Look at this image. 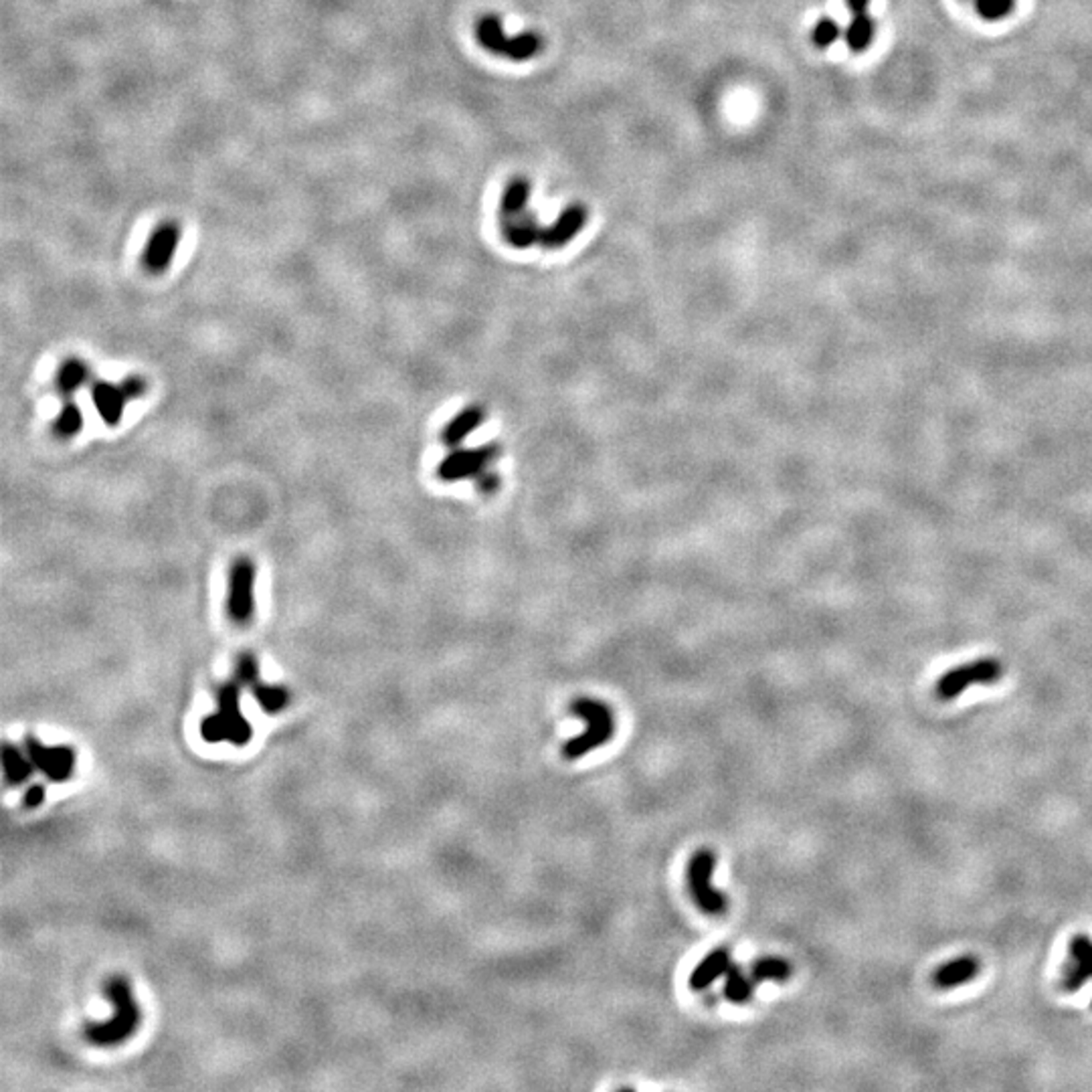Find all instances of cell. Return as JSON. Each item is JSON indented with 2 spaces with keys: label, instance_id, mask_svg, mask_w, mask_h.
Here are the masks:
<instances>
[{
  "label": "cell",
  "instance_id": "18",
  "mask_svg": "<svg viewBox=\"0 0 1092 1092\" xmlns=\"http://www.w3.org/2000/svg\"><path fill=\"white\" fill-rule=\"evenodd\" d=\"M528 197H531V183L526 178H512L510 183L506 184L504 192H502L500 199V221L506 219H514L522 214L528 205Z\"/></svg>",
  "mask_w": 1092,
  "mask_h": 1092
},
{
  "label": "cell",
  "instance_id": "25",
  "mask_svg": "<svg viewBox=\"0 0 1092 1092\" xmlns=\"http://www.w3.org/2000/svg\"><path fill=\"white\" fill-rule=\"evenodd\" d=\"M251 692L256 696V700L261 705V708L265 712H279L284 710L287 700H290V694L287 690H284L281 686H271V684H264L261 680H256L251 684Z\"/></svg>",
  "mask_w": 1092,
  "mask_h": 1092
},
{
  "label": "cell",
  "instance_id": "30",
  "mask_svg": "<svg viewBox=\"0 0 1092 1092\" xmlns=\"http://www.w3.org/2000/svg\"><path fill=\"white\" fill-rule=\"evenodd\" d=\"M45 799V789L41 785H33L29 792L25 795V806L26 807H39L41 801Z\"/></svg>",
  "mask_w": 1092,
  "mask_h": 1092
},
{
  "label": "cell",
  "instance_id": "14",
  "mask_svg": "<svg viewBox=\"0 0 1092 1092\" xmlns=\"http://www.w3.org/2000/svg\"><path fill=\"white\" fill-rule=\"evenodd\" d=\"M488 458H490V450L453 452L452 455H447V458L441 461L438 467V474H439V478L445 481L470 478V475L480 472V467L486 464Z\"/></svg>",
  "mask_w": 1092,
  "mask_h": 1092
},
{
  "label": "cell",
  "instance_id": "11",
  "mask_svg": "<svg viewBox=\"0 0 1092 1092\" xmlns=\"http://www.w3.org/2000/svg\"><path fill=\"white\" fill-rule=\"evenodd\" d=\"M1072 965L1064 969L1062 987L1067 991L1081 989L1092 977V941L1087 935H1074L1068 944Z\"/></svg>",
  "mask_w": 1092,
  "mask_h": 1092
},
{
  "label": "cell",
  "instance_id": "17",
  "mask_svg": "<svg viewBox=\"0 0 1092 1092\" xmlns=\"http://www.w3.org/2000/svg\"><path fill=\"white\" fill-rule=\"evenodd\" d=\"M90 380V366L77 357L65 358L55 372V388L61 397H71Z\"/></svg>",
  "mask_w": 1092,
  "mask_h": 1092
},
{
  "label": "cell",
  "instance_id": "4",
  "mask_svg": "<svg viewBox=\"0 0 1092 1092\" xmlns=\"http://www.w3.org/2000/svg\"><path fill=\"white\" fill-rule=\"evenodd\" d=\"M475 37L486 51L510 59V61H528L542 51V37L539 33L528 31L508 37L498 15L481 17L475 25Z\"/></svg>",
  "mask_w": 1092,
  "mask_h": 1092
},
{
  "label": "cell",
  "instance_id": "31",
  "mask_svg": "<svg viewBox=\"0 0 1092 1092\" xmlns=\"http://www.w3.org/2000/svg\"><path fill=\"white\" fill-rule=\"evenodd\" d=\"M846 3L852 15H862V12H866L870 0H846Z\"/></svg>",
  "mask_w": 1092,
  "mask_h": 1092
},
{
  "label": "cell",
  "instance_id": "15",
  "mask_svg": "<svg viewBox=\"0 0 1092 1092\" xmlns=\"http://www.w3.org/2000/svg\"><path fill=\"white\" fill-rule=\"evenodd\" d=\"M733 967V955H730V949L727 947H719L714 949L712 953H708L705 959H702L696 969L690 973V989L694 991H705L708 989L712 983L719 980V977L727 975V971Z\"/></svg>",
  "mask_w": 1092,
  "mask_h": 1092
},
{
  "label": "cell",
  "instance_id": "24",
  "mask_svg": "<svg viewBox=\"0 0 1092 1092\" xmlns=\"http://www.w3.org/2000/svg\"><path fill=\"white\" fill-rule=\"evenodd\" d=\"M478 423H480V413L475 411V409H466V411H461L458 417H453L445 427V431H444L445 444L458 445L459 441H464L467 435L478 427Z\"/></svg>",
  "mask_w": 1092,
  "mask_h": 1092
},
{
  "label": "cell",
  "instance_id": "19",
  "mask_svg": "<svg viewBox=\"0 0 1092 1092\" xmlns=\"http://www.w3.org/2000/svg\"><path fill=\"white\" fill-rule=\"evenodd\" d=\"M83 423L85 419L82 409L73 401H67L53 419V435L59 439H73L83 431Z\"/></svg>",
  "mask_w": 1092,
  "mask_h": 1092
},
{
  "label": "cell",
  "instance_id": "1",
  "mask_svg": "<svg viewBox=\"0 0 1092 1092\" xmlns=\"http://www.w3.org/2000/svg\"><path fill=\"white\" fill-rule=\"evenodd\" d=\"M107 997L116 1008V1016L104 1023H90L85 1028L87 1040L98 1044V1046H112L134 1034L140 1022V1009L132 997V989L122 977H113L107 983Z\"/></svg>",
  "mask_w": 1092,
  "mask_h": 1092
},
{
  "label": "cell",
  "instance_id": "10",
  "mask_svg": "<svg viewBox=\"0 0 1092 1092\" xmlns=\"http://www.w3.org/2000/svg\"><path fill=\"white\" fill-rule=\"evenodd\" d=\"M91 403L104 425L118 427L122 423L128 397H126L119 385L107 383V380H96L91 385Z\"/></svg>",
  "mask_w": 1092,
  "mask_h": 1092
},
{
  "label": "cell",
  "instance_id": "3",
  "mask_svg": "<svg viewBox=\"0 0 1092 1092\" xmlns=\"http://www.w3.org/2000/svg\"><path fill=\"white\" fill-rule=\"evenodd\" d=\"M571 710L575 714L579 716L581 720H585V733H581L577 736H573L571 741H567L562 745V756L568 761L581 759L591 753L593 748H599L605 745V742L611 741L613 730H615V720L613 714L605 702L595 700V698H577L573 700Z\"/></svg>",
  "mask_w": 1092,
  "mask_h": 1092
},
{
  "label": "cell",
  "instance_id": "9",
  "mask_svg": "<svg viewBox=\"0 0 1092 1092\" xmlns=\"http://www.w3.org/2000/svg\"><path fill=\"white\" fill-rule=\"evenodd\" d=\"M26 755L33 765L43 771L51 781H65L73 773L76 755L67 747H45L37 739H26Z\"/></svg>",
  "mask_w": 1092,
  "mask_h": 1092
},
{
  "label": "cell",
  "instance_id": "8",
  "mask_svg": "<svg viewBox=\"0 0 1092 1092\" xmlns=\"http://www.w3.org/2000/svg\"><path fill=\"white\" fill-rule=\"evenodd\" d=\"M183 239V229L177 223H163L152 233L142 253V265L148 273L160 276L169 270Z\"/></svg>",
  "mask_w": 1092,
  "mask_h": 1092
},
{
  "label": "cell",
  "instance_id": "12",
  "mask_svg": "<svg viewBox=\"0 0 1092 1092\" xmlns=\"http://www.w3.org/2000/svg\"><path fill=\"white\" fill-rule=\"evenodd\" d=\"M587 217L589 213L585 206L579 203L568 205L551 227H545L540 245L548 247V249H557V247L567 245L587 225Z\"/></svg>",
  "mask_w": 1092,
  "mask_h": 1092
},
{
  "label": "cell",
  "instance_id": "21",
  "mask_svg": "<svg viewBox=\"0 0 1092 1092\" xmlns=\"http://www.w3.org/2000/svg\"><path fill=\"white\" fill-rule=\"evenodd\" d=\"M33 761L29 755L21 753V750L15 748L12 745H4L3 748V769H4V777L9 783H21L25 781L26 777L31 775L33 771Z\"/></svg>",
  "mask_w": 1092,
  "mask_h": 1092
},
{
  "label": "cell",
  "instance_id": "23",
  "mask_svg": "<svg viewBox=\"0 0 1092 1092\" xmlns=\"http://www.w3.org/2000/svg\"><path fill=\"white\" fill-rule=\"evenodd\" d=\"M753 981L742 973V969L739 965L733 963V967L727 971V981H725V997L728 1002L733 1003H747L753 997Z\"/></svg>",
  "mask_w": 1092,
  "mask_h": 1092
},
{
  "label": "cell",
  "instance_id": "20",
  "mask_svg": "<svg viewBox=\"0 0 1092 1092\" xmlns=\"http://www.w3.org/2000/svg\"><path fill=\"white\" fill-rule=\"evenodd\" d=\"M874 35H876V23L866 15V12H862V15H854L852 23H850L846 31H843L846 43L854 53L868 49L870 43L874 41Z\"/></svg>",
  "mask_w": 1092,
  "mask_h": 1092
},
{
  "label": "cell",
  "instance_id": "6",
  "mask_svg": "<svg viewBox=\"0 0 1092 1092\" xmlns=\"http://www.w3.org/2000/svg\"><path fill=\"white\" fill-rule=\"evenodd\" d=\"M716 856L712 850L702 848L688 862V888L694 902L706 915H722L728 907L727 896L712 886Z\"/></svg>",
  "mask_w": 1092,
  "mask_h": 1092
},
{
  "label": "cell",
  "instance_id": "28",
  "mask_svg": "<svg viewBox=\"0 0 1092 1092\" xmlns=\"http://www.w3.org/2000/svg\"><path fill=\"white\" fill-rule=\"evenodd\" d=\"M235 680L243 686H251L253 682L259 680V664L251 654H241L235 668Z\"/></svg>",
  "mask_w": 1092,
  "mask_h": 1092
},
{
  "label": "cell",
  "instance_id": "2",
  "mask_svg": "<svg viewBox=\"0 0 1092 1092\" xmlns=\"http://www.w3.org/2000/svg\"><path fill=\"white\" fill-rule=\"evenodd\" d=\"M241 682L233 680L219 690V710L206 716L200 727L205 741H229L233 745H245L251 739V727L241 714Z\"/></svg>",
  "mask_w": 1092,
  "mask_h": 1092
},
{
  "label": "cell",
  "instance_id": "7",
  "mask_svg": "<svg viewBox=\"0 0 1092 1092\" xmlns=\"http://www.w3.org/2000/svg\"><path fill=\"white\" fill-rule=\"evenodd\" d=\"M1002 664L994 658L977 660L971 664L949 669L937 682V696L941 700H953L963 694L971 684H994L1002 678Z\"/></svg>",
  "mask_w": 1092,
  "mask_h": 1092
},
{
  "label": "cell",
  "instance_id": "5",
  "mask_svg": "<svg viewBox=\"0 0 1092 1092\" xmlns=\"http://www.w3.org/2000/svg\"><path fill=\"white\" fill-rule=\"evenodd\" d=\"M257 568L247 557H239L229 567L227 577V615L237 626L249 623L256 613Z\"/></svg>",
  "mask_w": 1092,
  "mask_h": 1092
},
{
  "label": "cell",
  "instance_id": "22",
  "mask_svg": "<svg viewBox=\"0 0 1092 1092\" xmlns=\"http://www.w3.org/2000/svg\"><path fill=\"white\" fill-rule=\"evenodd\" d=\"M753 980L755 981H787L792 977L793 969L785 959L781 957H763V959L755 961L753 965Z\"/></svg>",
  "mask_w": 1092,
  "mask_h": 1092
},
{
  "label": "cell",
  "instance_id": "13",
  "mask_svg": "<svg viewBox=\"0 0 1092 1092\" xmlns=\"http://www.w3.org/2000/svg\"><path fill=\"white\" fill-rule=\"evenodd\" d=\"M500 227L502 235H504L508 243L512 247H518V249H526V247H532L534 243H540L542 231H545V227L539 223V217L532 211H524L514 219L500 221Z\"/></svg>",
  "mask_w": 1092,
  "mask_h": 1092
},
{
  "label": "cell",
  "instance_id": "16",
  "mask_svg": "<svg viewBox=\"0 0 1092 1092\" xmlns=\"http://www.w3.org/2000/svg\"><path fill=\"white\" fill-rule=\"evenodd\" d=\"M981 963L977 957L967 955V957H959V959L947 961L944 965H941L939 969L933 973V983L935 987L939 989H951V987H959L969 983L971 980H975L977 973H980Z\"/></svg>",
  "mask_w": 1092,
  "mask_h": 1092
},
{
  "label": "cell",
  "instance_id": "29",
  "mask_svg": "<svg viewBox=\"0 0 1092 1092\" xmlns=\"http://www.w3.org/2000/svg\"><path fill=\"white\" fill-rule=\"evenodd\" d=\"M119 387H122V391L126 397H128V401H138L148 393V383H146V379L140 377V374H130V377H126L122 383H119Z\"/></svg>",
  "mask_w": 1092,
  "mask_h": 1092
},
{
  "label": "cell",
  "instance_id": "26",
  "mask_svg": "<svg viewBox=\"0 0 1092 1092\" xmlns=\"http://www.w3.org/2000/svg\"><path fill=\"white\" fill-rule=\"evenodd\" d=\"M842 35H843L842 26L837 25V21H834V18H829V17L820 18V21L815 23L814 31H812L814 43H815V47H820V49L832 47L835 41H840Z\"/></svg>",
  "mask_w": 1092,
  "mask_h": 1092
},
{
  "label": "cell",
  "instance_id": "27",
  "mask_svg": "<svg viewBox=\"0 0 1092 1092\" xmlns=\"http://www.w3.org/2000/svg\"><path fill=\"white\" fill-rule=\"evenodd\" d=\"M977 12L987 21H1000L1014 9V0H975Z\"/></svg>",
  "mask_w": 1092,
  "mask_h": 1092
}]
</instances>
